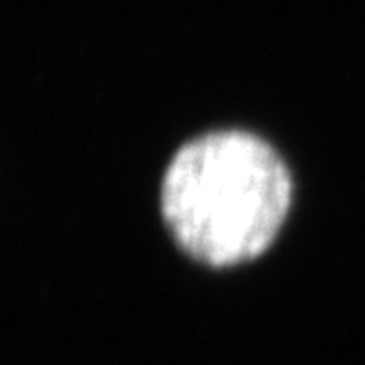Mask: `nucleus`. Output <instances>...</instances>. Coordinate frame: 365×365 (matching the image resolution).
Segmentation results:
<instances>
[{"mask_svg":"<svg viewBox=\"0 0 365 365\" xmlns=\"http://www.w3.org/2000/svg\"><path fill=\"white\" fill-rule=\"evenodd\" d=\"M293 182L279 154L242 130L182 145L163 178V218L198 262L233 267L264 253L291 207Z\"/></svg>","mask_w":365,"mask_h":365,"instance_id":"nucleus-1","label":"nucleus"}]
</instances>
